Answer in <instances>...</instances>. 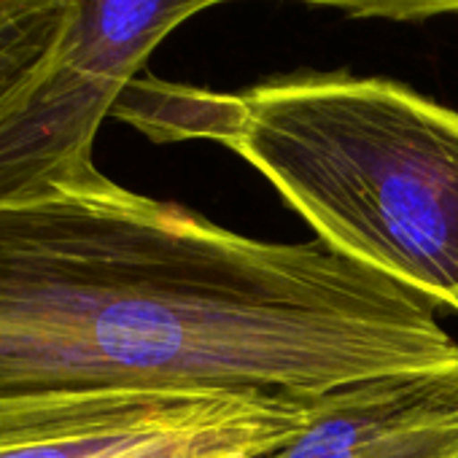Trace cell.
Returning <instances> with one entry per match:
<instances>
[{"mask_svg":"<svg viewBox=\"0 0 458 458\" xmlns=\"http://www.w3.org/2000/svg\"><path fill=\"white\" fill-rule=\"evenodd\" d=\"M111 116L154 143L233 148L316 241L458 313V111L396 81L308 73L238 95L132 79Z\"/></svg>","mask_w":458,"mask_h":458,"instance_id":"obj_2","label":"cell"},{"mask_svg":"<svg viewBox=\"0 0 458 458\" xmlns=\"http://www.w3.org/2000/svg\"><path fill=\"white\" fill-rule=\"evenodd\" d=\"M302 4L340 9L351 17L394 20V22L458 14V0H302Z\"/></svg>","mask_w":458,"mask_h":458,"instance_id":"obj_7","label":"cell"},{"mask_svg":"<svg viewBox=\"0 0 458 458\" xmlns=\"http://www.w3.org/2000/svg\"><path fill=\"white\" fill-rule=\"evenodd\" d=\"M73 0H28L0 20V116H6L52 68L68 33Z\"/></svg>","mask_w":458,"mask_h":458,"instance_id":"obj_6","label":"cell"},{"mask_svg":"<svg viewBox=\"0 0 458 458\" xmlns=\"http://www.w3.org/2000/svg\"><path fill=\"white\" fill-rule=\"evenodd\" d=\"M226 0H73L47 76L0 116V202L95 167V135L146 57L183 20Z\"/></svg>","mask_w":458,"mask_h":458,"instance_id":"obj_4","label":"cell"},{"mask_svg":"<svg viewBox=\"0 0 458 458\" xmlns=\"http://www.w3.org/2000/svg\"><path fill=\"white\" fill-rule=\"evenodd\" d=\"M265 458H458V372L386 375L321 394Z\"/></svg>","mask_w":458,"mask_h":458,"instance_id":"obj_5","label":"cell"},{"mask_svg":"<svg viewBox=\"0 0 458 458\" xmlns=\"http://www.w3.org/2000/svg\"><path fill=\"white\" fill-rule=\"evenodd\" d=\"M361 345L356 267L119 186L95 167L0 202V396H316Z\"/></svg>","mask_w":458,"mask_h":458,"instance_id":"obj_1","label":"cell"},{"mask_svg":"<svg viewBox=\"0 0 458 458\" xmlns=\"http://www.w3.org/2000/svg\"><path fill=\"white\" fill-rule=\"evenodd\" d=\"M318 396L221 391H55L0 396V458H265Z\"/></svg>","mask_w":458,"mask_h":458,"instance_id":"obj_3","label":"cell"}]
</instances>
